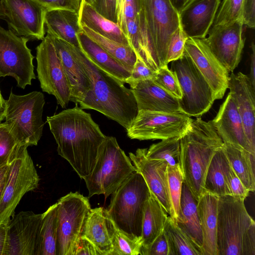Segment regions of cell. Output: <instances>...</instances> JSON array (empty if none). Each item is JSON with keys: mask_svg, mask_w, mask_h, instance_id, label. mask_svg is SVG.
I'll return each mask as SVG.
<instances>
[{"mask_svg": "<svg viewBox=\"0 0 255 255\" xmlns=\"http://www.w3.org/2000/svg\"><path fill=\"white\" fill-rule=\"evenodd\" d=\"M51 38L60 59L70 90V102L79 104L90 89V83L77 58L74 46L47 33Z\"/></svg>", "mask_w": 255, "mask_h": 255, "instance_id": "cell-22", "label": "cell"}, {"mask_svg": "<svg viewBox=\"0 0 255 255\" xmlns=\"http://www.w3.org/2000/svg\"><path fill=\"white\" fill-rule=\"evenodd\" d=\"M181 136L174 137L151 144L146 148V155L151 159L166 161L168 164L174 165L178 162Z\"/></svg>", "mask_w": 255, "mask_h": 255, "instance_id": "cell-38", "label": "cell"}, {"mask_svg": "<svg viewBox=\"0 0 255 255\" xmlns=\"http://www.w3.org/2000/svg\"><path fill=\"white\" fill-rule=\"evenodd\" d=\"M137 9L135 0H117L116 13L117 24L124 33L127 34V22L137 16Z\"/></svg>", "mask_w": 255, "mask_h": 255, "instance_id": "cell-43", "label": "cell"}, {"mask_svg": "<svg viewBox=\"0 0 255 255\" xmlns=\"http://www.w3.org/2000/svg\"><path fill=\"white\" fill-rule=\"evenodd\" d=\"M27 147L21 145L9 163L7 180L0 200V224L7 225L22 197L38 186L39 177Z\"/></svg>", "mask_w": 255, "mask_h": 255, "instance_id": "cell-10", "label": "cell"}, {"mask_svg": "<svg viewBox=\"0 0 255 255\" xmlns=\"http://www.w3.org/2000/svg\"><path fill=\"white\" fill-rule=\"evenodd\" d=\"M75 255H99L94 245L86 238L81 237Z\"/></svg>", "mask_w": 255, "mask_h": 255, "instance_id": "cell-51", "label": "cell"}, {"mask_svg": "<svg viewBox=\"0 0 255 255\" xmlns=\"http://www.w3.org/2000/svg\"><path fill=\"white\" fill-rule=\"evenodd\" d=\"M197 204V202L192 196L187 185L183 182L180 208L185 223L178 224V225L201 246L202 236Z\"/></svg>", "mask_w": 255, "mask_h": 255, "instance_id": "cell-34", "label": "cell"}, {"mask_svg": "<svg viewBox=\"0 0 255 255\" xmlns=\"http://www.w3.org/2000/svg\"><path fill=\"white\" fill-rule=\"evenodd\" d=\"M157 72L147 66L142 61L137 58L131 74L126 81V83L129 84L130 87L141 81L154 80Z\"/></svg>", "mask_w": 255, "mask_h": 255, "instance_id": "cell-46", "label": "cell"}, {"mask_svg": "<svg viewBox=\"0 0 255 255\" xmlns=\"http://www.w3.org/2000/svg\"><path fill=\"white\" fill-rule=\"evenodd\" d=\"M220 3V0H189L178 12L180 25L188 38L206 37Z\"/></svg>", "mask_w": 255, "mask_h": 255, "instance_id": "cell-21", "label": "cell"}, {"mask_svg": "<svg viewBox=\"0 0 255 255\" xmlns=\"http://www.w3.org/2000/svg\"><path fill=\"white\" fill-rule=\"evenodd\" d=\"M37 73L42 90L53 95L62 108H67L70 90L54 45L46 35L36 47Z\"/></svg>", "mask_w": 255, "mask_h": 255, "instance_id": "cell-15", "label": "cell"}, {"mask_svg": "<svg viewBox=\"0 0 255 255\" xmlns=\"http://www.w3.org/2000/svg\"><path fill=\"white\" fill-rule=\"evenodd\" d=\"M182 97L178 99L181 112L199 117L211 108L215 99L212 90L191 58L184 51L180 58L171 62Z\"/></svg>", "mask_w": 255, "mask_h": 255, "instance_id": "cell-9", "label": "cell"}, {"mask_svg": "<svg viewBox=\"0 0 255 255\" xmlns=\"http://www.w3.org/2000/svg\"><path fill=\"white\" fill-rule=\"evenodd\" d=\"M167 65L159 68L154 81L172 95L180 99L182 93L177 78L176 74L169 69Z\"/></svg>", "mask_w": 255, "mask_h": 255, "instance_id": "cell-42", "label": "cell"}, {"mask_svg": "<svg viewBox=\"0 0 255 255\" xmlns=\"http://www.w3.org/2000/svg\"><path fill=\"white\" fill-rule=\"evenodd\" d=\"M174 8L179 12L189 0H169Z\"/></svg>", "mask_w": 255, "mask_h": 255, "instance_id": "cell-55", "label": "cell"}, {"mask_svg": "<svg viewBox=\"0 0 255 255\" xmlns=\"http://www.w3.org/2000/svg\"><path fill=\"white\" fill-rule=\"evenodd\" d=\"M45 99L40 92L17 95L11 91L5 100V122L9 124L20 144L36 145L42 136Z\"/></svg>", "mask_w": 255, "mask_h": 255, "instance_id": "cell-8", "label": "cell"}, {"mask_svg": "<svg viewBox=\"0 0 255 255\" xmlns=\"http://www.w3.org/2000/svg\"><path fill=\"white\" fill-rule=\"evenodd\" d=\"M149 195L145 180L136 171L112 194L107 211L118 229L141 236L143 208Z\"/></svg>", "mask_w": 255, "mask_h": 255, "instance_id": "cell-7", "label": "cell"}, {"mask_svg": "<svg viewBox=\"0 0 255 255\" xmlns=\"http://www.w3.org/2000/svg\"><path fill=\"white\" fill-rule=\"evenodd\" d=\"M228 89L241 116L250 146L255 153V88L249 76L239 72L229 76Z\"/></svg>", "mask_w": 255, "mask_h": 255, "instance_id": "cell-20", "label": "cell"}, {"mask_svg": "<svg viewBox=\"0 0 255 255\" xmlns=\"http://www.w3.org/2000/svg\"><path fill=\"white\" fill-rule=\"evenodd\" d=\"M29 39L18 36L0 25V77L11 76L23 89L36 78Z\"/></svg>", "mask_w": 255, "mask_h": 255, "instance_id": "cell-12", "label": "cell"}, {"mask_svg": "<svg viewBox=\"0 0 255 255\" xmlns=\"http://www.w3.org/2000/svg\"><path fill=\"white\" fill-rule=\"evenodd\" d=\"M5 100L3 98L0 90V122L5 119Z\"/></svg>", "mask_w": 255, "mask_h": 255, "instance_id": "cell-56", "label": "cell"}, {"mask_svg": "<svg viewBox=\"0 0 255 255\" xmlns=\"http://www.w3.org/2000/svg\"><path fill=\"white\" fill-rule=\"evenodd\" d=\"M46 121L57 144L58 154L83 179L93 171L107 136L91 115L77 104L47 117Z\"/></svg>", "mask_w": 255, "mask_h": 255, "instance_id": "cell-1", "label": "cell"}, {"mask_svg": "<svg viewBox=\"0 0 255 255\" xmlns=\"http://www.w3.org/2000/svg\"><path fill=\"white\" fill-rule=\"evenodd\" d=\"M47 10L63 8L73 10L77 12L80 9L82 0H33Z\"/></svg>", "mask_w": 255, "mask_h": 255, "instance_id": "cell-48", "label": "cell"}, {"mask_svg": "<svg viewBox=\"0 0 255 255\" xmlns=\"http://www.w3.org/2000/svg\"><path fill=\"white\" fill-rule=\"evenodd\" d=\"M243 25L240 19L227 25L212 26L208 36L202 39L229 72H233L241 61L245 44Z\"/></svg>", "mask_w": 255, "mask_h": 255, "instance_id": "cell-16", "label": "cell"}, {"mask_svg": "<svg viewBox=\"0 0 255 255\" xmlns=\"http://www.w3.org/2000/svg\"><path fill=\"white\" fill-rule=\"evenodd\" d=\"M42 214L21 211L7 226V255H38Z\"/></svg>", "mask_w": 255, "mask_h": 255, "instance_id": "cell-17", "label": "cell"}, {"mask_svg": "<svg viewBox=\"0 0 255 255\" xmlns=\"http://www.w3.org/2000/svg\"><path fill=\"white\" fill-rule=\"evenodd\" d=\"M20 145L10 125L0 123V167L9 163Z\"/></svg>", "mask_w": 255, "mask_h": 255, "instance_id": "cell-40", "label": "cell"}, {"mask_svg": "<svg viewBox=\"0 0 255 255\" xmlns=\"http://www.w3.org/2000/svg\"><path fill=\"white\" fill-rule=\"evenodd\" d=\"M219 197L205 191L197 201V208L202 236L203 255H217V225Z\"/></svg>", "mask_w": 255, "mask_h": 255, "instance_id": "cell-26", "label": "cell"}, {"mask_svg": "<svg viewBox=\"0 0 255 255\" xmlns=\"http://www.w3.org/2000/svg\"><path fill=\"white\" fill-rule=\"evenodd\" d=\"M137 19L150 68L156 71L166 61L171 35L180 26L178 12L169 0H135Z\"/></svg>", "mask_w": 255, "mask_h": 255, "instance_id": "cell-4", "label": "cell"}, {"mask_svg": "<svg viewBox=\"0 0 255 255\" xmlns=\"http://www.w3.org/2000/svg\"><path fill=\"white\" fill-rule=\"evenodd\" d=\"M117 0H95L93 7L103 16L117 23Z\"/></svg>", "mask_w": 255, "mask_h": 255, "instance_id": "cell-47", "label": "cell"}, {"mask_svg": "<svg viewBox=\"0 0 255 255\" xmlns=\"http://www.w3.org/2000/svg\"><path fill=\"white\" fill-rule=\"evenodd\" d=\"M130 89L134 96L138 111L181 112L178 99L153 80L139 82L130 87Z\"/></svg>", "mask_w": 255, "mask_h": 255, "instance_id": "cell-24", "label": "cell"}, {"mask_svg": "<svg viewBox=\"0 0 255 255\" xmlns=\"http://www.w3.org/2000/svg\"><path fill=\"white\" fill-rule=\"evenodd\" d=\"M142 245L141 236L129 235L116 228L112 240L111 255H140Z\"/></svg>", "mask_w": 255, "mask_h": 255, "instance_id": "cell-39", "label": "cell"}, {"mask_svg": "<svg viewBox=\"0 0 255 255\" xmlns=\"http://www.w3.org/2000/svg\"><path fill=\"white\" fill-rule=\"evenodd\" d=\"M163 232L169 246V255H203L201 246L168 216Z\"/></svg>", "mask_w": 255, "mask_h": 255, "instance_id": "cell-32", "label": "cell"}, {"mask_svg": "<svg viewBox=\"0 0 255 255\" xmlns=\"http://www.w3.org/2000/svg\"><path fill=\"white\" fill-rule=\"evenodd\" d=\"M74 49L90 83V89L79 103L80 107L97 111L127 130L138 112L132 91L96 67L80 48L75 46Z\"/></svg>", "mask_w": 255, "mask_h": 255, "instance_id": "cell-2", "label": "cell"}, {"mask_svg": "<svg viewBox=\"0 0 255 255\" xmlns=\"http://www.w3.org/2000/svg\"><path fill=\"white\" fill-rule=\"evenodd\" d=\"M78 14L80 26L85 25L106 38L129 45L126 35L117 23L103 16L84 0L81 1Z\"/></svg>", "mask_w": 255, "mask_h": 255, "instance_id": "cell-29", "label": "cell"}, {"mask_svg": "<svg viewBox=\"0 0 255 255\" xmlns=\"http://www.w3.org/2000/svg\"><path fill=\"white\" fill-rule=\"evenodd\" d=\"M86 2L90 4V5H91L92 6H93L94 2H95V0H84Z\"/></svg>", "mask_w": 255, "mask_h": 255, "instance_id": "cell-57", "label": "cell"}, {"mask_svg": "<svg viewBox=\"0 0 255 255\" xmlns=\"http://www.w3.org/2000/svg\"><path fill=\"white\" fill-rule=\"evenodd\" d=\"M223 143L211 121L200 118L191 119L180 137L177 163L183 182L197 202L205 192V177L211 160Z\"/></svg>", "mask_w": 255, "mask_h": 255, "instance_id": "cell-3", "label": "cell"}, {"mask_svg": "<svg viewBox=\"0 0 255 255\" xmlns=\"http://www.w3.org/2000/svg\"><path fill=\"white\" fill-rule=\"evenodd\" d=\"M222 148L236 175L250 192H254L255 189V155L229 143L224 142Z\"/></svg>", "mask_w": 255, "mask_h": 255, "instance_id": "cell-31", "label": "cell"}, {"mask_svg": "<svg viewBox=\"0 0 255 255\" xmlns=\"http://www.w3.org/2000/svg\"><path fill=\"white\" fill-rule=\"evenodd\" d=\"M141 255H169V246L166 236L163 231L153 242L150 247Z\"/></svg>", "mask_w": 255, "mask_h": 255, "instance_id": "cell-49", "label": "cell"}, {"mask_svg": "<svg viewBox=\"0 0 255 255\" xmlns=\"http://www.w3.org/2000/svg\"><path fill=\"white\" fill-rule=\"evenodd\" d=\"M188 38L180 25L171 35L169 41L166 57L167 64L183 55L185 43Z\"/></svg>", "mask_w": 255, "mask_h": 255, "instance_id": "cell-44", "label": "cell"}, {"mask_svg": "<svg viewBox=\"0 0 255 255\" xmlns=\"http://www.w3.org/2000/svg\"><path fill=\"white\" fill-rule=\"evenodd\" d=\"M167 178L169 197L171 206V217L177 223H185L180 208V200L183 178L178 163L167 166Z\"/></svg>", "mask_w": 255, "mask_h": 255, "instance_id": "cell-37", "label": "cell"}, {"mask_svg": "<svg viewBox=\"0 0 255 255\" xmlns=\"http://www.w3.org/2000/svg\"><path fill=\"white\" fill-rule=\"evenodd\" d=\"M244 201L231 195L219 197L217 255H255V222Z\"/></svg>", "mask_w": 255, "mask_h": 255, "instance_id": "cell-5", "label": "cell"}, {"mask_svg": "<svg viewBox=\"0 0 255 255\" xmlns=\"http://www.w3.org/2000/svg\"><path fill=\"white\" fill-rule=\"evenodd\" d=\"M57 202V255H75L91 209L88 197L78 192H71Z\"/></svg>", "mask_w": 255, "mask_h": 255, "instance_id": "cell-11", "label": "cell"}, {"mask_svg": "<svg viewBox=\"0 0 255 255\" xmlns=\"http://www.w3.org/2000/svg\"><path fill=\"white\" fill-rule=\"evenodd\" d=\"M44 24L47 33L80 48L77 37L81 30L78 12L63 8L47 10Z\"/></svg>", "mask_w": 255, "mask_h": 255, "instance_id": "cell-28", "label": "cell"}, {"mask_svg": "<svg viewBox=\"0 0 255 255\" xmlns=\"http://www.w3.org/2000/svg\"><path fill=\"white\" fill-rule=\"evenodd\" d=\"M225 181L228 195L244 200L248 196L250 191L236 175L230 164L226 171Z\"/></svg>", "mask_w": 255, "mask_h": 255, "instance_id": "cell-45", "label": "cell"}, {"mask_svg": "<svg viewBox=\"0 0 255 255\" xmlns=\"http://www.w3.org/2000/svg\"><path fill=\"white\" fill-rule=\"evenodd\" d=\"M146 148H138L129 152L136 172L145 180L150 192L156 198L167 214H172L167 178L168 163L164 160L151 159L146 155Z\"/></svg>", "mask_w": 255, "mask_h": 255, "instance_id": "cell-19", "label": "cell"}, {"mask_svg": "<svg viewBox=\"0 0 255 255\" xmlns=\"http://www.w3.org/2000/svg\"><path fill=\"white\" fill-rule=\"evenodd\" d=\"M46 10L33 0H0V19L17 36L29 40L44 38Z\"/></svg>", "mask_w": 255, "mask_h": 255, "instance_id": "cell-14", "label": "cell"}, {"mask_svg": "<svg viewBox=\"0 0 255 255\" xmlns=\"http://www.w3.org/2000/svg\"><path fill=\"white\" fill-rule=\"evenodd\" d=\"M229 166L228 159L221 147L215 153L209 166L205 179V191L219 197L228 195L225 175Z\"/></svg>", "mask_w": 255, "mask_h": 255, "instance_id": "cell-33", "label": "cell"}, {"mask_svg": "<svg viewBox=\"0 0 255 255\" xmlns=\"http://www.w3.org/2000/svg\"><path fill=\"white\" fill-rule=\"evenodd\" d=\"M184 52L209 84L215 100L222 99L228 89L229 72L217 59L203 40L188 38Z\"/></svg>", "mask_w": 255, "mask_h": 255, "instance_id": "cell-18", "label": "cell"}, {"mask_svg": "<svg viewBox=\"0 0 255 255\" xmlns=\"http://www.w3.org/2000/svg\"><path fill=\"white\" fill-rule=\"evenodd\" d=\"M80 48L98 68L125 84L131 71L115 59L81 28L77 33Z\"/></svg>", "mask_w": 255, "mask_h": 255, "instance_id": "cell-27", "label": "cell"}, {"mask_svg": "<svg viewBox=\"0 0 255 255\" xmlns=\"http://www.w3.org/2000/svg\"><path fill=\"white\" fill-rule=\"evenodd\" d=\"M135 171L116 137L107 136L93 171L83 179L89 197L103 194L107 198Z\"/></svg>", "mask_w": 255, "mask_h": 255, "instance_id": "cell-6", "label": "cell"}, {"mask_svg": "<svg viewBox=\"0 0 255 255\" xmlns=\"http://www.w3.org/2000/svg\"><path fill=\"white\" fill-rule=\"evenodd\" d=\"M211 122L223 142L241 147L255 155L250 146L236 105L229 93Z\"/></svg>", "mask_w": 255, "mask_h": 255, "instance_id": "cell-23", "label": "cell"}, {"mask_svg": "<svg viewBox=\"0 0 255 255\" xmlns=\"http://www.w3.org/2000/svg\"><path fill=\"white\" fill-rule=\"evenodd\" d=\"M191 119L181 112L140 110L127 129V135L130 139L139 140H162L181 136Z\"/></svg>", "mask_w": 255, "mask_h": 255, "instance_id": "cell-13", "label": "cell"}, {"mask_svg": "<svg viewBox=\"0 0 255 255\" xmlns=\"http://www.w3.org/2000/svg\"><path fill=\"white\" fill-rule=\"evenodd\" d=\"M252 54L251 59V71L250 78L254 87L255 88V46L254 42L252 44Z\"/></svg>", "mask_w": 255, "mask_h": 255, "instance_id": "cell-54", "label": "cell"}, {"mask_svg": "<svg viewBox=\"0 0 255 255\" xmlns=\"http://www.w3.org/2000/svg\"><path fill=\"white\" fill-rule=\"evenodd\" d=\"M244 1V0H223L212 26L227 25L242 19Z\"/></svg>", "mask_w": 255, "mask_h": 255, "instance_id": "cell-41", "label": "cell"}, {"mask_svg": "<svg viewBox=\"0 0 255 255\" xmlns=\"http://www.w3.org/2000/svg\"><path fill=\"white\" fill-rule=\"evenodd\" d=\"M167 217L166 212L150 192L143 211L141 234L143 245L140 255L163 231Z\"/></svg>", "mask_w": 255, "mask_h": 255, "instance_id": "cell-30", "label": "cell"}, {"mask_svg": "<svg viewBox=\"0 0 255 255\" xmlns=\"http://www.w3.org/2000/svg\"><path fill=\"white\" fill-rule=\"evenodd\" d=\"M9 169V164L0 167V200L3 194L6 182Z\"/></svg>", "mask_w": 255, "mask_h": 255, "instance_id": "cell-53", "label": "cell"}, {"mask_svg": "<svg viewBox=\"0 0 255 255\" xmlns=\"http://www.w3.org/2000/svg\"><path fill=\"white\" fill-rule=\"evenodd\" d=\"M114 223L103 207L91 208L86 219L82 237L90 241L99 255H111L112 240L116 229Z\"/></svg>", "mask_w": 255, "mask_h": 255, "instance_id": "cell-25", "label": "cell"}, {"mask_svg": "<svg viewBox=\"0 0 255 255\" xmlns=\"http://www.w3.org/2000/svg\"><path fill=\"white\" fill-rule=\"evenodd\" d=\"M243 24L251 28L255 27V0H244L242 16Z\"/></svg>", "mask_w": 255, "mask_h": 255, "instance_id": "cell-50", "label": "cell"}, {"mask_svg": "<svg viewBox=\"0 0 255 255\" xmlns=\"http://www.w3.org/2000/svg\"><path fill=\"white\" fill-rule=\"evenodd\" d=\"M7 226L0 224V255H7Z\"/></svg>", "mask_w": 255, "mask_h": 255, "instance_id": "cell-52", "label": "cell"}, {"mask_svg": "<svg viewBox=\"0 0 255 255\" xmlns=\"http://www.w3.org/2000/svg\"><path fill=\"white\" fill-rule=\"evenodd\" d=\"M57 202L42 214L38 255H57Z\"/></svg>", "mask_w": 255, "mask_h": 255, "instance_id": "cell-36", "label": "cell"}, {"mask_svg": "<svg viewBox=\"0 0 255 255\" xmlns=\"http://www.w3.org/2000/svg\"><path fill=\"white\" fill-rule=\"evenodd\" d=\"M81 29L93 40L125 67L132 71L136 61V54L130 45H125L106 38L85 25Z\"/></svg>", "mask_w": 255, "mask_h": 255, "instance_id": "cell-35", "label": "cell"}]
</instances>
